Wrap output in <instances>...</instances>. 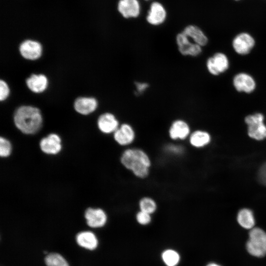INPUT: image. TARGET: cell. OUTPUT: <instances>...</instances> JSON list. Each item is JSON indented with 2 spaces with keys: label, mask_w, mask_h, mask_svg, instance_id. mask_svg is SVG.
Wrapping results in <instances>:
<instances>
[{
  "label": "cell",
  "mask_w": 266,
  "mask_h": 266,
  "mask_svg": "<svg viewBox=\"0 0 266 266\" xmlns=\"http://www.w3.org/2000/svg\"><path fill=\"white\" fill-rule=\"evenodd\" d=\"M117 8L125 19L137 18L140 14L141 6L138 0H119Z\"/></svg>",
  "instance_id": "10"
},
{
  "label": "cell",
  "mask_w": 266,
  "mask_h": 266,
  "mask_svg": "<svg viewBox=\"0 0 266 266\" xmlns=\"http://www.w3.org/2000/svg\"><path fill=\"white\" fill-rule=\"evenodd\" d=\"M166 18L167 12L164 5L159 1H153L146 17L147 22L151 26H158L164 24Z\"/></svg>",
  "instance_id": "8"
},
{
  "label": "cell",
  "mask_w": 266,
  "mask_h": 266,
  "mask_svg": "<svg viewBox=\"0 0 266 266\" xmlns=\"http://www.w3.org/2000/svg\"><path fill=\"white\" fill-rule=\"evenodd\" d=\"M167 148L170 152L173 153L179 154L182 151V147L179 146L169 145Z\"/></svg>",
  "instance_id": "31"
},
{
  "label": "cell",
  "mask_w": 266,
  "mask_h": 266,
  "mask_svg": "<svg viewBox=\"0 0 266 266\" xmlns=\"http://www.w3.org/2000/svg\"><path fill=\"white\" fill-rule=\"evenodd\" d=\"M44 263L46 266H70L65 258L56 252L47 253L44 258Z\"/></svg>",
  "instance_id": "23"
},
{
  "label": "cell",
  "mask_w": 266,
  "mask_h": 266,
  "mask_svg": "<svg viewBox=\"0 0 266 266\" xmlns=\"http://www.w3.org/2000/svg\"><path fill=\"white\" fill-rule=\"evenodd\" d=\"M230 61L228 56L222 52H217L209 57L206 62V67L208 72L218 76L225 72L229 68Z\"/></svg>",
  "instance_id": "6"
},
{
  "label": "cell",
  "mask_w": 266,
  "mask_h": 266,
  "mask_svg": "<svg viewBox=\"0 0 266 266\" xmlns=\"http://www.w3.org/2000/svg\"><path fill=\"white\" fill-rule=\"evenodd\" d=\"M175 42L179 52L184 56L197 57L202 52V47L191 40L182 31L176 34Z\"/></svg>",
  "instance_id": "5"
},
{
  "label": "cell",
  "mask_w": 266,
  "mask_h": 266,
  "mask_svg": "<svg viewBox=\"0 0 266 266\" xmlns=\"http://www.w3.org/2000/svg\"><path fill=\"white\" fill-rule=\"evenodd\" d=\"M28 88L33 92L40 93L44 92L48 86L47 78L44 74H32L26 81Z\"/></svg>",
  "instance_id": "20"
},
{
  "label": "cell",
  "mask_w": 266,
  "mask_h": 266,
  "mask_svg": "<svg viewBox=\"0 0 266 266\" xmlns=\"http://www.w3.org/2000/svg\"><path fill=\"white\" fill-rule=\"evenodd\" d=\"M246 243L248 252L252 256L262 257L266 255V233L259 228H252Z\"/></svg>",
  "instance_id": "3"
},
{
  "label": "cell",
  "mask_w": 266,
  "mask_h": 266,
  "mask_svg": "<svg viewBox=\"0 0 266 266\" xmlns=\"http://www.w3.org/2000/svg\"><path fill=\"white\" fill-rule=\"evenodd\" d=\"M244 121L247 125V133L250 137L257 140L266 138V125L265 116L260 112L246 116Z\"/></svg>",
  "instance_id": "4"
},
{
  "label": "cell",
  "mask_w": 266,
  "mask_h": 266,
  "mask_svg": "<svg viewBox=\"0 0 266 266\" xmlns=\"http://www.w3.org/2000/svg\"><path fill=\"white\" fill-rule=\"evenodd\" d=\"M182 32L193 42L199 45L202 47L205 46L208 42V39L202 30L194 25L186 26Z\"/></svg>",
  "instance_id": "19"
},
{
  "label": "cell",
  "mask_w": 266,
  "mask_h": 266,
  "mask_svg": "<svg viewBox=\"0 0 266 266\" xmlns=\"http://www.w3.org/2000/svg\"><path fill=\"white\" fill-rule=\"evenodd\" d=\"M237 220L242 227L246 229H252L255 224L253 213L248 208H243L239 211Z\"/></svg>",
  "instance_id": "22"
},
{
  "label": "cell",
  "mask_w": 266,
  "mask_h": 266,
  "mask_svg": "<svg viewBox=\"0 0 266 266\" xmlns=\"http://www.w3.org/2000/svg\"><path fill=\"white\" fill-rule=\"evenodd\" d=\"M19 51L24 58L29 60H35L41 57L42 47L37 41L27 39L20 44Z\"/></svg>",
  "instance_id": "11"
},
{
  "label": "cell",
  "mask_w": 266,
  "mask_h": 266,
  "mask_svg": "<svg viewBox=\"0 0 266 266\" xmlns=\"http://www.w3.org/2000/svg\"><path fill=\"white\" fill-rule=\"evenodd\" d=\"M75 241L79 246L89 251L95 250L99 245L97 236L90 231H84L77 233L75 236Z\"/></svg>",
  "instance_id": "17"
},
{
  "label": "cell",
  "mask_w": 266,
  "mask_h": 266,
  "mask_svg": "<svg viewBox=\"0 0 266 266\" xmlns=\"http://www.w3.org/2000/svg\"><path fill=\"white\" fill-rule=\"evenodd\" d=\"M136 219L139 224L146 225L151 222V214L140 210L136 214Z\"/></svg>",
  "instance_id": "27"
},
{
  "label": "cell",
  "mask_w": 266,
  "mask_h": 266,
  "mask_svg": "<svg viewBox=\"0 0 266 266\" xmlns=\"http://www.w3.org/2000/svg\"><path fill=\"white\" fill-rule=\"evenodd\" d=\"M13 120L16 127L26 134L35 133L42 124V117L39 109L29 105L18 107L14 113Z\"/></svg>",
  "instance_id": "1"
},
{
  "label": "cell",
  "mask_w": 266,
  "mask_h": 266,
  "mask_svg": "<svg viewBox=\"0 0 266 266\" xmlns=\"http://www.w3.org/2000/svg\"><path fill=\"white\" fill-rule=\"evenodd\" d=\"M97 125L102 133H114L120 126L117 118L113 113L105 112L101 114L97 121Z\"/></svg>",
  "instance_id": "14"
},
{
  "label": "cell",
  "mask_w": 266,
  "mask_h": 266,
  "mask_svg": "<svg viewBox=\"0 0 266 266\" xmlns=\"http://www.w3.org/2000/svg\"></svg>",
  "instance_id": "33"
},
{
  "label": "cell",
  "mask_w": 266,
  "mask_h": 266,
  "mask_svg": "<svg viewBox=\"0 0 266 266\" xmlns=\"http://www.w3.org/2000/svg\"><path fill=\"white\" fill-rule=\"evenodd\" d=\"M98 102L94 98L79 97L74 103V107L76 111L82 115H88L97 108Z\"/></svg>",
  "instance_id": "18"
},
{
  "label": "cell",
  "mask_w": 266,
  "mask_h": 266,
  "mask_svg": "<svg viewBox=\"0 0 266 266\" xmlns=\"http://www.w3.org/2000/svg\"><path fill=\"white\" fill-rule=\"evenodd\" d=\"M135 93L137 95H140L144 93L149 88V84L144 82H135Z\"/></svg>",
  "instance_id": "30"
},
{
  "label": "cell",
  "mask_w": 266,
  "mask_h": 266,
  "mask_svg": "<svg viewBox=\"0 0 266 266\" xmlns=\"http://www.w3.org/2000/svg\"><path fill=\"white\" fill-rule=\"evenodd\" d=\"M259 182L262 185L266 186V162L260 167L257 174Z\"/></svg>",
  "instance_id": "29"
},
{
  "label": "cell",
  "mask_w": 266,
  "mask_h": 266,
  "mask_svg": "<svg viewBox=\"0 0 266 266\" xmlns=\"http://www.w3.org/2000/svg\"><path fill=\"white\" fill-rule=\"evenodd\" d=\"M12 146L10 141L4 137L0 138V155L1 157L9 156L11 152Z\"/></svg>",
  "instance_id": "26"
},
{
  "label": "cell",
  "mask_w": 266,
  "mask_h": 266,
  "mask_svg": "<svg viewBox=\"0 0 266 266\" xmlns=\"http://www.w3.org/2000/svg\"><path fill=\"white\" fill-rule=\"evenodd\" d=\"M206 266H221L217 264L211 263L208 264Z\"/></svg>",
  "instance_id": "32"
},
{
  "label": "cell",
  "mask_w": 266,
  "mask_h": 266,
  "mask_svg": "<svg viewBox=\"0 0 266 266\" xmlns=\"http://www.w3.org/2000/svg\"><path fill=\"white\" fill-rule=\"evenodd\" d=\"M162 259L167 266H176L179 262L178 253L171 249L165 250L162 255Z\"/></svg>",
  "instance_id": "24"
},
{
  "label": "cell",
  "mask_w": 266,
  "mask_h": 266,
  "mask_svg": "<svg viewBox=\"0 0 266 266\" xmlns=\"http://www.w3.org/2000/svg\"><path fill=\"white\" fill-rule=\"evenodd\" d=\"M10 90L9 87L5 81H0V100L3 101L9 96Z\"/></svg>",
  "instance_id": "28"
},
{
  "label": "cell",
  "mask_w": 266,
  "mask_h": 266,
  "mask_svg": "<svg viewBox=\"0 0 266 266\" xmlns=\"http://www.w3.org/2000/svg\"><path fill=\"white\" fill-rule=\"evenodd\" d=\"M122 165L136 177L145 178L149 174L151 162L149 156L142 149L129 148L121 156Z\"/></svg>",
  "instance_id": "2"
},
{
  "label": "cell",
  "mask_w": 266,
  "mask_h": 266,
  "mask_svg": "<svg viewBox=\"0 0 266 266\" xmlns=\"http://www.w3.org/2000/svg\"><path fill=\"white\" fill-rule=\"evenodd\" d=\"M190 133L189 124L182 119L173 121L168 130L169 136L173 140H184L189 137Z\"/></svg>",
  "instance_id": "15"
},
{
  "label": "cell",
  "mask_w": 266,
  "mask_h": 266,
  "mask_svg": "<svg viewBox=\"0 0 266 266\" xmlns=\"http://www.w3.org/2000/svg\"><path fill=\"white\" fill-rule=\"evenodd\" d=\"M85 219L88 226L92 228L103 227L107 222V215L101 208H87L84 213Z\"/></svg>",
  "instance_id": "12"
},
{
  "label": "cell",
  "mask_w": 266,
  "mask_h": 266,
  "mask_svg": "<svg viewBox=\"0 0 266 266\" xmlns=\"http://www.w3.org/2000/svg\"><path fill=\"white\" fill-rule=\"evenodd\" d=\"M210 140V135L205 131L196 130L189 136L191 145L196 148L203 147L208 144Z\"/></svg>",
  "instance_id": "21"
},
{
  "label": "cell",
  "mask_w": 266,
  "mask_h": 266,
  "mask_svg": "<svg viewBox=\"0 0 266 266\" xmlns=\"http://www.w3.org/2000/svg\"><path fill=\"white\" fill-rule=\"evenodd\" d=\"M41 151L50 155L59 153L62 149L61 139L55 133H51L41 139L39 143Z\"/></svg>",
  "instance_id": "16"
},
{
  "label": "cell",
  "mask_w": 266,
  "mask_h": 266,
  "mask_svg": "<svg viewBox=\"0 0 266 266\" xmlns=\"http://www.w3.org/2000/svg\"><path fill=\"white\" fill-rule=\"evenodd\" d=\"M255 46V39L247 33H241L237 34L232 41V46L234 51L241 56L249 54Z\"/></svg>",
  "instance_id": "7"
},
{
  "label": "cell",
  "mask_w": 266,
  "mask_h": 266,
  "mask_svg": "<svg viewBox=\"0 0 266 266\" xmlns=\"http://www.w3.org/2000/svg\"><path fill=\"white\" fill-rule=\"evenodd\" d=\"M140 210L151 214L157 209L155 201L150 197H145L142 198L139 202Z\"/></svg>",
  "instance_id": "25"
},
{
  "label": "cell",
  "mask_w": 266,
  "mask_h": 266,
  "mask_svg": "<svg viewBox=\"0 0 266 266\" xmlns=\"http://www.w3.org/2000/svg\"><path fill=\"white\" fill-rule=\"evenodd\" d=\"M234 88L238 92L250 94L256 88V82L253 77L246 72L236 74L233 79Z\"/></svg>",
  "instance_id": "9"
},
{
  "label": "cell",
  "mask_w": 266,
  "mask_h": 266,
  "mask_svg": "<svg viewBox=\"0 0 266 266\" xmlns=\"http://www.w3.org/2000/svg\"><path fill=\"white\" fill-rule=\"evenodd\" d=\"M135 137V131L133 127L128 123L120 125L118 128L113 133L115 141L119 145L126 146L131 144Z\"/></svg>",
  "instance_id": "13"
},
{
  "label": "cell",
  "mask_w": 266,
  "mask_h": 266,
  "mask_svg": "<svg viewBox=\"0 0 266 266\" xmlns=\"http://www.w3.org/2000/svg\"></svg>",
  "instance_id": "34"
}]
</instances>
